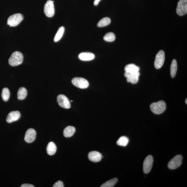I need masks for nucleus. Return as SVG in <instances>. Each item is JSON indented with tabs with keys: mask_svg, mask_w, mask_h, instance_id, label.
Returning <instances> with one entry per match:
<instances>
[{
	"mask_svg": "<svg viewBox=\"0 0 187 187\" xmlns=\"http://www.w3.org/2000/svg\"><path fill=\"white\" fill-rule=\"evenodd\" d=\"M23 60V56L19 51L12 53L8 60L9 64L12 66H16L22 64Z\"/></svg>",
	"mask_w": 187,
	"mask_h": 187,
	"instance_id": "obj_1",
	"label": "nucleus"
},
{
	"mask_svg": "<svg viewBox=\"0 0 187 187\" xmlns=\"http://www.w3.org/2000/svg\"><path fill=\"white\" fill-rule=\"evenodd\" d=\"M166 105L164 101H159L157 102L153 103L150 106V109L152 112L156 114H161L165 111Z\"/></svg>",
	"mask_w": 187,
	"mask_h": 187,
	"instance_id": "obj_2",
	"label": "nucleus"
},
{
	"mask_svg": "<svg viewBox=\"0 0 187 187\" xmlns=\"http://www.w3.org/2000/svg\"><path fill=\"white\" fill-rule=\"evenodd\" d=\"M23 18V16L22 14L17 13L12 15L8 18L7 24L10 26H16L22 21Z\"/></svg>",
	"mask_w": 187,
	"mask_h": 187,
	"instance_id": "obj_3",
	"label": "nucleus"
},
{
	"mask_svg": "<svg viewBox=\"0 0 187 187\" xmlns=\"http://www.w3.org/2000/svg\"><path fill=\"white\" fill-rule=\"evenodd\" d=\"M72 83L75 87L81 89H87L89 85L87 80L81 77L75 78L72 79Z\"/></svg>",
	"mask_w": 187,
	"mask_h": 187,
	"instance_id": "obj_4",
	"label": "nucleus"
},
{
	"mask_svg": "<svg viewBox=\"0 0 187 187\" xmlns=\"http://www.w3.org/2000/svg\"><path fill=\"white\" fill-rule=\"evenodd\" d=\"M183 157L181 155H176L170 161L168 167L170 169H175L180 166L182 164Z\"/></svg>",
	"mask_w": 187,
	"mask_h": 187,
	"instance_id": "obj_5",
	"label": "nucleus"
},
{
	"mask_svg": "<svg viewBox=\"0 0 187 187\" xmlns=\"http://www.w3.org/2000/svg\"><path fill=\"white\" fill-rule=\"evenodd\" d=\"M54 2L51 0H48L44 7V12L48 18L52 17L55 13Z\"/></svg>",
	"mask_w": 187,
	"mask_h": 187,
	"instance_id": "obj_6",
	"label": "nucleus"
},
{
	"mask_svg": "<svg viewBox=\"0 0 187 187\" xmlns=\"http://www.w3.org/2000/svg\"><path fill=\"white\" fill-rule=\"evenodd\" d=\"M165 60V52L163 50H160L157 54L155 58L154 65L157 69H160L163 66Z\"/></svg>",
	"mask_w": 187,
	"mask_h": 187,
	"instance_id": "obj_7",
	"label": "nucleus"
},
{
	"mask_svg": "<svg viewBox=\"0 0 187 187\" xmlns=\"http://www.w3.org/2000/svg\"><path fill=\"white\" fill-rule=\"evenodd\" d=\"M176 11L180 16L184 15L187 14V0H180L178 2Z\"/></svg>",
	"mask_w": 187,
	"mask_h": 187,
	"instance_id": "obj_8",
	"label": "nucleus"
},
{
	"mask_svg": "<svg viewBox=\"0 0 187 187\" xmlns=\"http://www.w3.org/2000/svg\"><path fill=\"white\" fill-rule=\"evenodd\" d=\"M153 161V157L151 155H149L146 157L143 163V171L145 174H148L152 169Z\"/></svg>",
	"mask_w": 187,
	"mask_h": 187,
	"instance_id": "obj_9",
	"label": "nucleus"
},
{
	"mask_svg": "<svg viewBox=\"0 0 187 187\" xmlns=\"http://www.w3.org/2000/svg\"><path fill=\"white\" fill-rule=\"evenodd\" d=\"M57 100L60 106L66 109L70 108L71 104L70 101L66 96L64 95H60L57 98Z\"/></svg>",
	"mask_w": 187,
	"mask_h": 187,
	"instance_id": "obj_10",
	"label": "nucleus"
},
{
	"mask_svg": "<svg viewBox=\"0 0 187 187\" xmlns=\"http://www.w3.org/2000/svg\"><path fill=\"white\" fill-rule=\"evenodd\" d=\"M36 134V132L34 129L32 128L28 129L25 134V141L28 143H31L33 142L35 139Z\"/></svg>",
	"mask_w": 187,
	"mask_h": 187,
	"instance_id": "obj_11",
	"label": "nucleus"
},
{
	"mask_svg": "<svg viewBox=\"0 0 187 187\" xmlns=\"http://www.w3.org/2000/svg\"><path fill=\"white\" fill-rule=\"evenodd\" d=\"M140 73L139 72L136 73H128L125 72V76L127 78L128 82L136 84L138 82Z\"/></svg>",
	"mask_w": 187,
	"mask_h": 187,
	"instance_id": "obj_12",
	"label": "nucleus"
},
{
	"mask_svg": "<svg viewBox=\"0 0 187 187\" xmlns=\"http://www.w3.org/2000/svg\"><path fill=\"white\" fill-rule=\"evenodd\" d=\"M20 117V113L19 111H12L8 114L6 121L8 123H11L18 120Z\"/></svg>",
	"mask_w": 187,
	"mask_h": 187,
	"instance_id": "obj_13",
	"label": "nucleus"
},
{
	"mask_svg": "<svg viewBox=\"0 0 187 187\" xmlns=\"http://www.w3.org/2000/svg\"><path fill=\"white\" fill-rule=\"evenodd\" d=\"M88 157L90 161L94 163H97L101 161L102 158V155L97 151L90 152L88 155Z\"/></svg>",
	"mask_w": 187,
	"mask_h": 187,
	"instance_id": "obj_14",
	"label": "nucleus"
},
{
	"mask_svg": "<svg viewBox=\"0 0 187 187\" xmlns=\"http://www.w3.org/2000/svg\"><path fill=\"white\" fill-rule=\"evenodd\" d=\"M78 58L81 60L89 61L94 59L95 58V56L91 52H82L79 54Z\"/></svg>",
	"mask_w": 187,
	"mask_h": 187,
	"instance_id": "obj_15",
	"label": "nucleus"
},
{
	"mask_svg": "<svg viewBox=\"0 0 187 187\" xmlns=\"http://www.w3.org/2000/svg\"><path fill=\"white\" fill-rule=\"evenodd\" d=\"M125 72L128 73H136L139 72L140 68L133 64H130L126 65L125 67Z\"/></svg>",
	"mask_w": 187,
	"mask_h": 187,
	"instance_id": "obj_16",
	"label": "nucleus"
},
{
	"mask_svg": "<svg viewBox=\"0 0 187 187\" xmlns=\"http://www.w3.org/2000/svg\"><path fill=\"white\" fill-rule=\"evenodd\" d=\"M76 131L74 127L69 126L65 128L64 131V135L65 137L69 138L74 134Z\"/></svg>",
	"mask_w": 187,
	"mask_h": 187,
	"instance_id": "obj_17",
	"label": "nucleus"
},
{
	"mask_svg": "<svg viewBox=\"0 0 187 187\" xmlns=\"http://www.w3.org/2000/svg\"><path fill=\"white\" fill-rule=\"evenodd\" d=\"M56 145L53 142H50L48 144L47 147L48 154L50 156L55 154L56 151Z\"/></svg>",
	"mask_w": 187,
	"mask_h": 187,
	"instance_id": "obj_18",
	"label": "nucleus"
},
{
	"mask_svg": "<svg viewBox=\"0 0 187 187\" xmlns=\"http://www.w3.org/2000/svg\"><path fill=\"white\" fill-rule=\"evenodd\" d=\"M27 95V90L24 87H21L18 89V100H22L26 98Z\"/></svg>",
	"mask_w": 187,
	"mask_h": 187,
	"instance_id": "obj_19",
	"label": "nucleus"
},
{
	"mask_svg": "<svg viewBox=\"0 0 187 187\" xmlns=\"http://www.w3.org/2000/svg\"><path fill=\"white\" fill-rule=\"evenodd\" d=\"M65 28L64 27L61 26L59 29L57 33L54 37V42H57L62 39L65 32Z\"/></svg>",
	"mask_w": 187,
	"mask_h": 187,
	"instance_id": "obj_20",
	"label": "nucleus"
},
{
	"mask_svg": "<svg viewBox=\"0 0 187 187\" xmlns=\"http://www.w3.org/2000/svg\"><path fill=\"white\" fill-rule=\"evenodd\" d=\"M177 70V62L175 59L172 61L171 66V75L172 77H175Z\"/></svg>",
	"mask_w": 187,
	"mask_h": 187,
	"instance_id": "obj_21",
	"label": "nucleus"
},
{
	"mask_svg": "<svg viewBox=\"0 0 187 187\" xmlns=\"http://www.w3.org/2000/svg\"><path fill=\"white\" fill-rule=\"evenodd\" d=\"M111 20L109 18L106 17L103 18L98 23L97 26L100 28H102L108 26L110 24Z\"/></svg>",
	"mask_w": 187,
	"mask_h": 187,
	"instance_id": "obj_22",
	"label": "nucleus"
},
{
	"mask_svg": "<svg viewBox=\"0 0 187 187\" xmlns=\"http://www.w3.org/2000/svg\"><path fill=\"white\" fill-rule=\"evenodd\" d=\"M129 142V139L127 137L125 136H122L119 138L117 141V144L119 146L125 147L127 145Z\"/></svg>",
	"mask_w": 187,
	"mask_h": 187,
	"instance_id": "obj_23",
	"label": "nucleus"
},
{
	"mask_svg": "<svg viewBox=\"0 0 187 187\" xmlns=\"http://www.w3.org/2000/svg\"><path fill=\"white\" fill-rule=\"evenodd\" d=\"M118 181V179L116 178L108 180L103 184L100 187H113L116 184Z\"/></svg>",
	"mask_w": 187,
	"mask_h": 187,
	"instance_id": "obj_24",
	"label": "nucleus"
},
{
	"mask_svg": "<svg viewBox=\"0 0 187 187\" xmlns=\"http://www.w3.org/2000/svg\"><path fill=\"white\" fill-rule=\"evenodd\" d=\"M10 96V91L7 88H5L2 92V98L4 101L7 102L9 100Z\"/></svg>",
	"mask_w": 187,
	"mask_h": 187,
	"instance_id": "obj_25",
	"label": "nucleus"
},
{
	"mask_svg": "<svg viewBox=\"0 0 187 187\" xmlns=\"http://www.w3.org/2000/svg\"><path fill=\"white\" fill-rule=\"evenodd\" d=\"M115 38H116V37L114 34L111 32L106 33L103 37V39L105 41L108 42L114 41Z\"/></svg>",
	"mask_w": 187,
	"mask_h": 187,
	"instance_id": "obj_26",
	"label": "nucleus"
},
{
	"mask_svg": "<svg viewBox=\"0 0 187 187\" xmlns=\"http://www.w3.org/2000/svg\"><path fill=\"white\" fill-rule=\"evenodd\" d=\"M64 186L63 183L60 180L56 182L53 186V187H64Z\"/></svg>",
	"mask_w": 187,
	"mask_h": 187,
	"instance_id": "obj_27",
	"label": "nucleus"
},
{
	"mask_svg": "<svg viewBox=\"0 0 187 187\" xmlns=\"http://www.w3.org/2000/svg\"><path fill=\"white\" fill-rule=\"evenodd\" d=\"M21 187H34V186L32 185L29 184H24L21 186Z\"/></svg>",
	"mask_w": 187,
	"mask_h": 187,
	"instance_id": "obj_28",
	"label": "nucleus"
},
{
	"mask_svg": "<svg viewBox=\"0 0 187 187\" xmlns=\"http://www.w3.org/2000/svg\"><path fill=\"white\" fill-rule=\"evenodd\" d=\"M100 0H94V4L95 6L98 5Z\"/></svg>",
	"mask_w": 187,
	"mask_h": 187,
	"instance_id": "obj_29",
	"label": "nucleus"
},
{
	"mask_svg": "<svg viewBox=\"0 0 187 187\" xmlns=\"http://www.w3.org/2000/svg\"><path fill=\"white\" fill-rule=\"evenodd\" d=\"M187 99H186V104H187Z\"/></svg>",
	"mask_w": 187,
	"mask_h": 187,
	"instance_id": "obj_30",
	"label": "nucleus"
}]
</instances>
